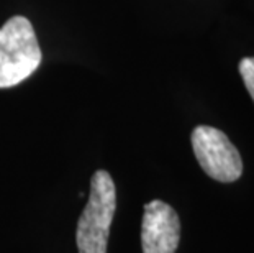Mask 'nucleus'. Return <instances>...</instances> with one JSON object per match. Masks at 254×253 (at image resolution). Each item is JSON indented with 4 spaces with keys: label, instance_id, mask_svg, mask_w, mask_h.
<instances>
[{
    "label": "nucleus",
    "instance_id": "nucleus-3",
    "mask_svg": "<svg viewBox=\"0 0 254 253\" xmlns=\"http://www.w3.org/2000/svg\"><path fill=\"white\" fill-rule=\"evenodd\" d=\"M192 148L202 169L212 179L233 182L243 174L241 155L218 128L200 125L192 132Z\"/></svg>",
    "mask_w": 254,
    "mask_h": 253
},
{
    "label": "nucleus",
    "instance_id": "nucleus-1",
    "mask_svg": "<svg viewBox=\"0 0 254 253\" xmlns=\"http://www.w3.org/2000/svg\"><path fill=\"white\" fill-rule=\"evenodd\" d=\"M115 209V182L107 171L99 169L92 176L89 201L77 222L75 244L79 253H107Z\"/></svg>",
    "mask_w": 254,
    "mask_h": 253
},
{
    "label": "nucleus",
    "instance_id": "nucleus-2",
    "mask_svg": "<svg viewBox=\"0 0 254 253\" xmlns=\"http://www.w3.org/2000/svg\"><path fill=\"white\" fill-rule=\"evenodd\" d=\"M41 63L33 25L17 15L0 28V89L13 87L33 74Z\"/></svg>",
    "mask_w": 254,
    "mask_h": 253
},
{
    "label": "nucleus",
    "instance_id": "nucleus-5",
    "mask_svg": "<svg viewBox=\"0 0 254 253\" xmlns=\"http://www.w3.org/2000/svg\"><path fill=\"white\" fill-rule=\"evenodd\" d=\"M240 74L248 92L254 100V58H243L240 61Z\"/></svg>",
    "mask_w": 254,
    "mask_h": 253
},
{
    "label": "nucleus",
    "instance_id": "nucleus-4",
    "mask_svg": "<svg viewBox=\"0 0 254 253\" xmlns=\"http://www.w3.org/2000/svg\"><path fill=\"white\" fill-rule=\"evenodd\" d=\"M181 242V220L169 204L159 199L144 206L141 222L143 253H176Z\"/></svg>",
    "mask_w": 254,
    "mask_h": 253
}]
</instances>
